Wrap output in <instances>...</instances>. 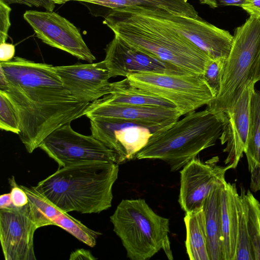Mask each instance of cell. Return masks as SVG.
I'll return each mask as SVG.
<instances>
[{"instance_id": "obj_33", "label": "cell", "mask_w": 260, "mask_h": 260, "mask_svg": "<svg viewBox=\"0 0 260 260\" xmlns=\"http://www.w3.org/2000/svg\"><path fill=\"white\" fill-rule=\"evenodd\" d=\"M241 8L249 16L260 19V0H245Z\"/></svg>"}, {"instance_id": "obj_39", "label": "cell", "mask_w": 260, "mask_h": 260, "mask_svg": "<svg viewBox=\"0 0 260 260\" xmlns=\"http://www.w3.org/2000/svg\"><path fill=\"white\" fill-rule=\"evenodd\" d=\"M259 208H260V203H259Z\"/></svg>"}, {"instance_id": "obj_26", "label": "cell", "mask_w": 260, "mask_h": 260, "mask_svg": "<svg viewBox=\"0 0 260 260\" xmlns=\"http://www.w3.org/2000/svg\"><path fill=\"white\" fill-rule=\"evenodd\" d=\"M248 206V231L254 259L260 260L259 202L249 190L246 192Z\"/></svg>"}, {"instance_id": "obj_34", "label": "cell", "mask_w": 260, "mask_h": 260, "mask_svg": "<svg viewBox=\"0 0 260 260\" xmlns=\"http://www.w3.org/2000/svg\"><path fill=\"white\" fill-rule=\"evenodd\" d=\"M95 258L88 250L79 249L72 252L69 258L70 260H95Z\"/></svg>"}, {"instance_id": "obj_12", "label": "cell", "mask_w": 260, "mask_h": 260, "mask_svg": "<svg viewBox=\"0 0 260 260\" xmlns=\"http://www.w3.org/2000/svg\"><path fill=\"white\" fill-rule=\"evenodd\" d=\"M38 229L28 203L0 209V240L6 260H36L34 236Z\"/></svg>"}, {"instance_id": "obj_38", "label": "cell", "mask_w": 260, "mask_h": 260, "mask_svg": "<svg viewBox=\"0 0 260 260\" xmlns=\"http://www.w3.org/2000/svg\"><path fill=\"white\" fill-rule=\"evenodd\" d=\"M260 80V60L257 67L256 74L254 78V82L255 83L257 81Z\"/></svg>"}, {"instance_id": "obj_5", "label": "cell", "mask_w": 260, "mask_h": 260, "mask_svg": "<svg viewBox=\"0 0 260 260\" xmlns=\"http://www.w3.org/2000/svg\"><path fill=\"white\" fill-rule=\"evenodd\" d=\"M110 219L130 259L146 260L161 250L173 259L169 219L156 213L145 200H121Z\"/></svg>"}, {"instance_id": "obj_28", "label": "cell", "mask_w": 260, "mask_h": 260, "mask_svg": "<svg viewBox=\"0 0 260 260\" xmlns=\"http://www.w3.org/2000/svg\"><path fill=\"white\" fill-rule=\"evenodd\" d=\"M225 60L223 59H212L207 66L202 75L215 93V96L220 89Z\"/></svg>"}, {"instance_id": "obj_7", "label": "cell", "mask_w": 260, "mask_h": 260, "mask_svg": "<svg viewBox=\"0 0 260 260\" xmlns=\"http://www.w3.org/2000/svg\"><path fill=\"white\" fill-rule=\"evenodd\" d=\"M125 78L133 86L171 103L182 115L208 105L215 96L200 75L148 72Z\"/></svg>"}, {"instance_id": "obj_17", "label": "cell", "mask_w": 260, "mask_h": 260, "mask_svg": "<svg viewBox=\"0 0 260 260\" xmlns=\"http://www.w3.org/2000/svg\"><path fill=\"white\" fill-rule=\"evenodd\" d=\"M182 115L176 108L111 104L101 99L90 103L84 114L89 119L107 117L134 122L148 127L153 133L171 125Z\"/></svg>"}, {"instance_id": "obj_21", "label": "cell", "mask_w": 260, "mask_h": 260, "mask_svg": "<svg viewBox=\"0 0 260 260\" xmlns=\"http://www.w3.org/2000/svg\"><path fill=\"white\" fill-rule=\"evenodd\" d=\"M225 180V178L223 179L213 187L203 206L210 260H223L221 188Z\"/></svg>"}, {"instance_id": "obj_4", "label": "cell", "mask_w": 260, "mask_h": 260, "mask_svg": "<svg viewBox=\"0 0 260 260\" xmlns=\"http://www.w3.org/2000/svg\"><path fill=\"white\" fill-rule=\"evenodd\" d=\"M223 126L222 119L207 109L191 112L153 133L135 158L161 160L170 166L172 171H178L201 151L215 145Z\"/></svg>"}, {"instance_id": "obj_32", "label": "cell", "mask_w": 260, "mask_h": 260, "mask_svg": "<svg viewBox=\"0 0 260 260\" xmlns=\"http://www.w3.org/2000/svg\"><path fill=\"white\" fill-rule=\"evenodd\" d=\"M15 53V47L13 44L4 42L0 43V61L8 62L12 60Z\"/></svg>"}, {"instance_id": "obj_30", "label": "cell", "mask_w": 260, "mask_h": 260, "mask_svg": "<svg viewBox=\"0 0 260 260\" xmlns=\"http://www.w3.org/2000/svg\"><path fill=\"white\" fill-rule=\"evenodd\" d=\"M9 182L12 186L10 196L13 205L16 207H21L27 205L28 199L26 192L16 184L13 178L10 179Z\"/></svg>"}, {"instance_id": "obj_9", "label": "cell", "mask_w": 260, "mask_h": 260, "mask_svg": "<svg viewBox=\"0 0 260 260\" xmlns=\"http://www.w3.org/2000/svg\"><path fill=\"white\" fill-rule=\"evenodd\" d=\"M144 7L149 15L182 35L212 59H226L228 57L233 39L229 31L217 27L201 17L183 16L161 8Z\"/></svg>"}, {"instance_id": "obj_20", "label": "cell", "mask_w": 260, "mask_h": 260, "mask_svg": "<svg viewBox=\"0 0 260 260\" xmlns=\"http://www.w3.org/2000/svg\"><path fill=\"white\" fill-rule=\"evenodd\" d=\"M235 183L223 181L221 188V207L223 260H236L238 216Z\"/></svg>"}, {"instance_id": "obj_15", "label": "cell", "mask_w": 260, "mask_h": 260, "mask_svg": "<svg viewBox=\"0 0 260 260\" xmlns=\"http://www.w3.org/2000/svg\"><path fill=\"white\" fill-rule=\"evenodd\" d=\"M255 84L251 82L247 85L233 107L220 116L223 126L219 140L222 145L226 144L223 149L227 153L224 162L229 170L237 167L247 148L250 101Z\"/></svg>"}, {"instance_id": "obj_36", "label": "cell", "mask_w": 260, "mask_h": 260, "mask_svg": "<svg viewBox=\"0 0 260 260\" xmlns=\"http://www.w3.org/2000/svg\"><path fill=\"white\" fill-rule=\"evenodd\" d=\"M245 0H218V4L222 6H235L241 7Z\"/></svg>"}, {"instance_id": "obj_16", "label": "cell", "mask_w": 260, "mask_h": 260, "mask_svg": "<svg viewBox=\"0 0 260 260\" xmlns=\"http://www.w3.org/2000/svg\"><path fill=\"white\" fill-rule=\"evenodd\" d=\"M64 87L77 99L92 103L110 94L111 78L104 60L54 66Z\"/></svg>"}, {"instance_id": "obj_31", "label": "cell", "mask_w": 260, "mask_h": 260, "mask_svg": "<svg viewBox=\"0 0 260 260\" xmlns=\"http://www.w3.org/2000/svg\"><path fill=\"white\" fill-rule=\"evenodd\" d=\"M8 5L17 4L29 7H42L47 11L53 12L55 4L52 0H2Z\"/></svg>"}, {"instance_id": "obj_8", "label": "cell", "mask_w": 260, "mask_h": 260, "mask_svg": "<svg viewBox=\"0 0 260 260\" xmlns=\"http://www.w3.org/2000/svg\"><path fill=\"white\" fill-rule=\"evenodd\" d=\"M40 148L58 165L67 166L96 161L119 164L117 154L93 136L75 131L71 123L57 128L41 143Z\"/></svg>"}, {"instance_id": "obj_1", "label": "cell", "mask_w": 260, "mask_h": 260, "mask_svg": "<svg viewBox=\"0 0 260 260\" xmlns=\"http://www.w3.org/2000/svg\"><path fill=\"white\" fill-rule=\"evenodd\" d=\"M0 90L17 110L18 136L29 153L54 131L84 116L90 104L70 93L54 66L19 56L0 62Z\"/></svg>"}, {"instance_id": "obj_22", "label": "cell", "mask_w": 260, "mask_h": 260, "mask_svg": "<svg viewBox=\"0 0 260 260\" xmlns=\"http://www.w3.org/2000/svg\"><path fill=\"white\" fill-rule=\"evenodd\" d=\"M245 153L251 174L250 187L260 190V89L253 90L250 101V123Z\"/></svg>"}, {"instance_id": "obj_27", "label": "cell", "mask_w": 260, "mask_h": 260, "mask_svg": "<svg viewBox=\"0 0 260 260\" xmlns=\"http://www.w3.org/2000/svg\"><path fill=\"white\" fill-rule=\"evenodd\" d=\"M0 128L18 134L20 120L17 110L8 96L0 90Z\"/></svg>"}, {"instance_id": "obj_14", "label": "cell", "mask_w": 260, "mask_h": 260, "mask_svg": "<svg viewBox=\"0 0 260 260\" xmlns=\"http://www.w3.org/2000/svg\"><path fill=\"white\" fill-rule=\"evenodd\" d=\"M104 61L110 77L122 76L141 72H158L181 74L189 73L159 60L129 44L114 35L105 49Z\"/></svg>"}, {"instance_id": "obj_3", "label": "cell", "mask_w": 260, "mask_h": 260, "mask_svg": "<svg viewBox=\"0 0 260 260\" xmlns=\"http://www.w3.org/2000/svg\"><path fill=\"white\" fill-rule=\"evenodd\" d=\"M118 164L96 161L58 168L34 188L59 209L99 213L111 207Z\"/></svg>"}, {"instance_id": "obj_19", "label": "cell", "mask_w": 260, "mask_h": 260, "mask_svg": "<svg viewBox=\"0 0 260 260\" xmlns=\"http://www.w3.org/2000/svg\"><path fill=\"white\" fill-rule=\"evenodd\" d=\"M76 1L86 7L94 17H105L109 10L132 6L161 8L175 14L198 18V12L186 0H63Z\"/></svg>"}, {"instance_id": "obj_11", "label": "cell", "mask_w": 260, "mask_h": 260, "mask_svg": "<svg viewBox=\"0 0 260 260\" xmlns=\"http://www.w3.org/2000/svg\"><path fill=\"white\" fill-rule=\"evenodd\" d=\"M90 122L91 135L117 154L119 164L135 158L153 133L144 125L120 119L97 117Z\"/></svg>"}, {"instance_id": "obj_37", "label": "cell", "mask_w": 260, "mask_h": 260, "mask_svg": "<svg viewBox=\"0 0 260 260\" xmlns=\"http://www.w3.org/2000/svg\"><path fill=\"white\" fill-rule=\"evenodd\" d=\"M200 3L209 6L212 8H217L218 6V0H199Z\"/></svg>"}, {"instance_id": "obj_23", "label": "cell", "mask_w": 260, "mask_h": 260, "mask_svg": "<svg viewBox=\"0 0 260 260\" xmlns=\"http://www.w3.org/2000/svg\"><path fill=\"white\" fill-rule=\"evenodd\" d=\"M101 100L111 104L176 108L171 103L133 86L127 78L111 83L110 94Z\"/></svg>"}, {"instance_id": "obj_35", "label": "cell", "mask_w": 260, "mask_h": 260, "mask_svg": "<svg viewBox=\"0 0 260 260\" xmlns=\"http://www.w3.org/2000/svg\"><path fill=\"white\" fill-rule=\"evenodd\" d=\"M14 206L12 203L10 193H5L0 196V209Z\"/></svg>"}, {"instance_id": "obj_18", "label": "cell", "mask_w": 260, "mask_h": 260, "mask_svg": "<svg viewBox=\"0 0 260 260\" xmlns=\"http://www.w3.org/2000/svg\"><path fill=\"white\" fill-rule=\"evenodd\" d=\"M28 199L40 228L55 225L88 246L93 247L95 245L101 233L88 228L68 212L59 209L38 191L31 193Z\"/></svg>"}, {"instance_id": "obj_25", "label": "cell", "mask_w": 260, "mask_h": 260, "mask_svg": "<svg viewBox=\"0 0 260 260\" xmlns=\"http://www.w3.org/2000/svg\"><path fill=\"white\" fill-rule=\"evenodd\" d=\"M236 206L238 216L236 260H253L251 243L248 231V206L246 192L243 187L237 196Z\"/></svg>"}, {"instance_id": "obj_2", "label": "cell", "mask_w": 260, "mask_h": 260, "mask_svg": "<svg viewBox=\"0 0 260 260\" xmlns=\"http://www.w3.org/2000/svg\"><path fill=\"white\" fill-rule=\"evenodd\" d=\"M103 23L129 44L187 73L202 75L213 59L182 35L149 15L144 7L110 10Z\"/></svg>"}, {"instance_id": "obj_13", "label": "cell", "mask_w": 260, "mask_h": 260, "mask_svg": "<svg viewBox=\"0 0 260 260\" xmlns=\"http://www.w3.org/2000/svg\"><path fill=\"white\" fill-rule=\"evenodd\" d=\"M217 160L203 162L196 157L181 169L178 202L185 212L202 207L213 187L225 178L229 169L217 165Z\"/></svg>"}, {"instance_id": "obj_29", "label": "cell", "mask_w": 260, "mask_h": 260, "mask_svg": "<svg viewBox=\"0 0 260 260\" xmlns=\"http://www.w3.org/2000/svg\"><path fill=\"white\" fill-rule=\"evenodd\" d=\"M11 11L9 5L0 0V43L6 42L8 38Z\"/></svg>"}, {"instance_id": "obj_6", "label": "cell", "mask_w": 260, "mask_h": 260, "mask_svg": "<svg viewBox=\"0 0 260 260\" xmlns=\"http://www.w3.org/2000/svg\"><path fill=\"white\" fill-rule=\"evenodd\" d=\"M259 60L260 19L249 16L235 31L220 90L206 109L219 115L231 109L247 85L254 82Z\"/></svg>"}, {"instance_id": "obj_24", "label": "cell", "mask_w": 260, "mask_h": 260, "mask_svg": "<svg viewBox=\"0 0 260 260\" xmlns=\"http://www.w3.org/2000/svg\"><path fill=\"white\" fill-rule=\"evenodd\" d=\"M184 221L186 231L185 247L189 259L210 260L203 207L185 212Z\"/></svg>"}, {"instance_id": "obj_10", "label": "cell", "mask_w": 260, "mask_h": 260, "mask_svg": "<svg viewBox=\"0 0 260 260\" xmlns=\"http://www.w3.org/2000/svg\"><path fill=\"white\" fill-rule=\"evenodd\" d=\"M23 18L43 43L88 63L95 60L79 29L64 17L53 11L28 10Z\"/></svg>"}]
</instances>
